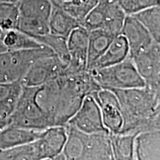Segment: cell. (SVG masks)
<instances>
[{"instance_id":"cell-9","label":"cell","mask_w":160,"mask_h":160,"mask_svg":"<svg viewBox=\"0 0 160 160\" xmlns=\"http://www.w3.org/2000/svg\"><path fill=\"white\" fill-rule=\"evenodd\" d=\"M145 85L160 90V43L152 45L131 57Z\"/></svg>"},{"instance_id":"cell-28","label":"cell","mask_w":160,"mask_h":160,"mask_svg":"<svg viewBox=\"0 0 160 160\" xmlns=\"http://www.w3.org/2000/svg\"><path fill=\"white\" fill-rule=\"evenodd\" d=\"M19 17V2L0 3V28L2 31L17 29Z\"/></svg>"},{"instance_id":"cell-18","label":"cell","mask_w":160,"mask_h":160,"mask_svg":"<svg viewBox=\"0 0 160 160\" xmlns=\"http://www.w3.org/2000/svg\"><path fill=\"white\" fill-rule=\"evenodd\" d=\"M116 37L103 29L91 31L88 34L87 71L103 54Z\"/></svg>"},{"instance_id":"cell-20","label":"cell","mask_w":160,"mask_h":160,"mask_svg":"<svg viewBox=\"0 0 160 160\" xmlns=\"http://www.w3.org/2000/svg\"><path fill=\"white\" fill-rule=\"evenodd\" d=\"M136 134H110L112 157L113 160H133Z\"/></svg>"},{"instance_id":"cell-35","label":"cell","mask_w":160,"mask_h":160,"mask_svg":"<svg viewBox=\"0 0 160 160\" xmlns=\"http://www.w3.org/2000/svg\"><path fill=\"white\" fill-rule=\"evenodd\" d=\"M62 2V1H69V0H59V1H57V2Z\"/></svg>"},{"instance_id":"cell-24","label":"cell","mask_w":160,"mask_h":160,"mask_svg":"<svg viewBox=\"0 0 160 160\" xmlns=\"http://www.w3.org/2000/svg\"><path fill=\"white\" fill-rule=\"evenodd\" d=\"M144 27L156 42L160 43V6L148 8L132 14Z\"/></svg>"},{"instance_id":"cell-3","label":"cell","mask_w":160,"mask_h":160,"mask_svg":"<svg viewBox=\"0 0 160 160\" xmlns=\"http://www.w3.org/2000/svg\"><path fill=\"white\" fill-rule=\"evenodd\" d=\"M52 55L55 53L45 45L38 48L8 51L0 53V83L21 82L36 62Z\"/></svg>"},{"instance_id":"cell-8","label":"cell","mask_w":160,"mask_h":160,"mask_svg":"<svg viewBox=\"0 0 160 160\" xmlns=\"http://www.w3.org/2000/svg\"><path fill=\"white\" fill-rule=\"evenodd\" d=\"M101 111L103 125L110 134H116L121 131L123 118L119 99L113 90L100 88L91 95Z\"/></svg>"},{"instance_id":"cell-10","label":"cell","mask_w":160,"mask_h":160,"mask_svg":"<svg viewBox=\"0 0 160 160\" xmlns=\"http://www.w3.org/2000/svg\"><path fill=\"white\" fill-rule=\"evenodd\" d=\"M88 34L89 31L82 26H79L67 38L70 57L67 73H76L87 71Z\"/></svg>"},{"instance_id":"cell-17","label":"cell","mask_w":160,"mask_h":160,"mask_svg":"<svg viewBox=\"0 0 160 160\" xmlns=\"http://www.w3.org/2000/svg\"><path fill=\"white\" fill-rule=\"evenodd\" d=\"M46 156L39 139L0 151V160H43Z\"/></svg>"},{"instance_id":"cell-4","label":"cell","mask_w":160,"mask_h":160,"mask_svg":"<svg viewBox=\"0 0 160 160\" xmlns=\"http://www.w3.org/2000/svg\"><path fill=\"white\" fill-rule=\"evenodd\" d=\"M88 71L102 88L127 90L145 85L130 57L117 65Z\"/></svg>"},{"instance_id":"cell-32","label":"cell","mask_w":160,"mask_h":160,"mask_svg":"<svg viewBox=\"0 0 160 160\" xmlns=\"http://www.w3.org/2000/svg\"><path fill=\"white\" fill-rule=\"evenodd\" d=\"M43 160H66L65 157H64L62 153H60V154L55 156L53 157H51V158H47V159H45Z\"/></svg>"},{"instance_id":"cell-14","label":"cell","mask_w":160,"mask_h":160,"mask_svg":"<svg viewBox=\"0 0 160 160\" xmlns=\"http://www.w3.org/2000/svg\"><path fill=\"white\" fill-rule=\"evenodd\" d=\"M43 131H34L9 125L0 131V151L25 145L39 139Z\"/></svg>"},{"instance_id":"cell-6","label":"cell","mask_w":160,"mask_h":160,"mask_svg":"<svg viewBox=\"0 0 160 160\" xmlns=\"http://www.w3.org/2000/svg\"><path fill=\"white\" fill-rule=\"evenodd\" d=\"M68 66L56 55L43 57L30 68L21 83L27 87H39L66 74Z\"/></svg>"},{"instance_id":"cell-16","label":"cell","mask_w":160,"mask_h":160,"mask_svg":"<svg viewBox=\"0 0 160 160\" xmlns=\"http://www.w3.org/2000/svg\"><path fill=\"white\" fill-rule=\"evenodd\" d=\"M48 25L50 33L67 39L73 30L80 26V24L58 4L53 3Z\"/></svg>"},{"instance_id":"cell-21","label":"cell","mask_w":160,"mask_h":160,"mask_svg":"<svg viewBox=\"0 0 160 160\" xmlns=\"http://www.w3.org/2000/svg\"><path fill=\"white\" fill-rule=\"evenodd\" d=\"M1 39L7 51L33 49L44 46L33 38L17 29L3 31Z\"/></svg>"},{"instance_id":"cell-1","label":"cell","mask_w":160,"mask_h":160,"mask_svg":"<svg viewBox=\"0 0 160 160\" xmlns=\"http://www.w3.org/2000/svg\"><path fill=\"white\" fill-rule=\"evenodd\" d=\"M113 91L119 99L123 118L119 133L137 135L160 130V90L145 86Z\"/></svg>"},{"instance_id":"cell-15","label":"cell","mask_w":160,"mask_h":160,"mask_svg":"<svg viewBox=\"0 0 160 160\" xmlns=\"http://www.w3.org/2000/svg\"><path fill=\"white\" fill-rule=\"evenodd\" d=\"M68 137V130L65 126H51L44 130L39 138L46 158L53 157L62 151Z\"/></svg>"},{"instance_id":"cell-26","label":"cell","mask_w":160,"mask_h":160,"mask_svg":"<svg viewBox=\"0 0 160 160\" xmlns=\"http://www.w3.org/2000/svg\"><path fill=\"white\" fill-rule=\"evenodd\" d=\"M17 30L34 39L50 33L48 20L32 17H20Z\"/></svg>"},{"instance_id":"cell-11","label":"cell","mask_w":160,"mask_h":160,"mask_svg":"<svg viewBox=\"0 0 160 160\" xmlns=\"http://www.w3.org/2000/svg\"><path fill=\"white\" fill-rule=\"evenodd\" d=\"M120 34L127 41L130 57L145 51L155 42L147 29L132 15L126 16Z\"/></svg>"},{"instance_id":"cell-33","label":"cell","mask_w":160,"mask_h":160,"mask_svg":"<svg viewBox=\"0 0 160 160\" xmlns=\"http://www.w3.org/2000/svg\"><path fill=\"white\" fill-rule=\"evenodd\" d=\"M19 0H0V3L1 2H18Z\"/></svg>"},{"instance_id":"cell-22","label":"cell","mask_w":160,"mask_h":160,"mask_svg":"<svg viewBox=\"0 0 160 160\" xmlns=\"http://www.w3.org/2000/svg\"><path fill=\"white\" fill-rule=\"evenodd\" d=\"M105 18L103 30L112 34H120L127 14L116 0H105Z\"/></svg>"},{"instance_id":"cell-34","label":"cell","mask_w":160,"mask_h":160,"mask_svg":"<svg viewBox=\"0 0 160 160\" xmlns=\"http://www.w3.org/2000/svg\"><path fill=\"white\" fill-rule=\"evenodd\" d=\"M3 31H2V29L1 28H0V37H2V35Z\"/></svg>"},{"instance_id":"cell-2","label":"cell","mask_w":160,"mask_h":160,"mask_svg":"<svg viewBox=\"0 0 160 160\" xmlns=\"http://www.w3.org/2000/svg\"><path fill=\"white\" fill-rule=\"evenodd\" d=\"M68 137L62 153L66 160H112L110 133H85L66 125Z\"/></svg>"},{"instance_id":"cell-7","label":"cell","mask_w":160,"mask_h":160,"mask_svg":"<svg viewBox=\"0 0 160 160\" xmlns=\"http://www.w3.org/2000/svg\"><path fill=\"white\" fill-rule=\"evenodd\" d=\"M66 125L89 134L109 133L103 125L99 106L91 95L86 96L79 109Z\"/></svg>"},{"instance_id":"cell-13","label":"cell","mask_w":160,"mask_h":160,"mask_svg":"<svg viewBox=\"0 0 160 160\" xmlns=\"http://www.w3.org/2000/svg\"><path fill=\"white\" fill-rule=\"evenodd\" d=\"M129 57V48L125 37L116 36L102 55L95 62L88 71L101 69L122 62Z\"/></svg>"},{"instance_id":"cell-27","label":"cell","mask_w":160,"mask_h":160,"mask_svg":"<svg viewBox=\"0 0 160 160\" xmlns=\"http://www.w3.org/2000/svg\"><path fill=\"white\" fill-rule=\"evenodd\" d=\"M36 40L42 45L48 47L57 57L68 65L70 57L68 50L67 39L49 33L42 37L37 38Z\"/></svg>"},{"instance_id":"cell-5","label":"cell","mask_w":160,"mask_h":160,"mask_svg":"<svg viewBox=\"0 0 160 160\" xmlns=\"http://www.w3.org/2000/svg\"><path fill=\"white\" fill-rule=\"evenodd\" d=\"M35 88L22 85L17 106L8 117L10 125L34 131H44L51 127L48 118L36 102Z\"/></svg>"},{"instance_id":"cell-19","label":"cell","mask_w":160,"mask_h":160,"mask_svg":"<svg viewBox=\"0 0 160 160\" xmlns=\"http://www.w3.org/2000/svg\"><path fill=\"white\" fill-rule=\"evenodd\" d=\"M21 82L0 83V117L8 118L14 111L21 95Z\"/></svg>"},{"instance_id":"cell-37","label":"cell","mask_w":160,"mask_h":160,"mask_svg":"<svg viewBox=\"0 0 160 160\" xmlns=\"http://www.w3.org/2000/svg\"><path fill=\"white\" fill-rule=\"evenodd\" d=\"M133 160H134V159H133Z\"/></svg>"},{"instance_id":"cell-36","label":"cell","mask_w":160,"mask_h":160,"mask_svg":"<svg viewBox=\"0 0 160 160\" xmlns=\"http://www.w3.org/2000/svg\"><path fill=\"white\" fill-rule=\"evenodd\" d=\"M112 160H113V159H112Z\"/></svg>"},{"instance_id":"cell-23","label":"cell","mask_w":160,"mask_h":160,"mask_svg":"<svg viewBox=\"0 0 160 160\" xmlns=\"http://www.w3.org/2000/svg\"><path fill=\"white\" fill-rule=\"evenodd\" d=\"M53 2L51 0H19L20 17L38 18L48 21Z\"/></svg>"},{"instance_id":"cell-12","label":"cell","mask_w":160,"mask_h":160,"mask_svg":"<svg viewBox=\"0 0 160 160\" xmlns=\"http://www.w3.org/2000/svg\"><path fill=\"white\" fill-rule=\"evenodd\" d=\"M133 157L134 160H160V130L136 136Z\"/></svg>"},{"instance_id":"cell-30","label":"cell","mask_w":160,"mask_h":160,"mask_svg":"<svg viewBox=\"0 0 160 160\" xmlns=\"http://www.w3.org/2000/svg\"><path fill=\"white\" fill-rule=\"evenodd\" d=\"M127 15L160 5V0H116Z\"/></svg>"},{"instance_id":"cell-29","label":"cell","mask_w":160,"mask_h":160,"mask_svg":"<svg viewBox=\"0 0 160 160\" xmlns=\"http://www.w3.org/2000/svg\"><path fill=\"white\" fill-rule=\"evenodd\" d=\"M105 0H100L97 5L88 13L82 21L80 22V26L83 27L88 31L102 29L105 18Z\"/></svg>"},{"instance_id":"cell-25","label":"cell","mask_w":160,"mask_h":160,"mask_svg":"<svg viewBox=\"0 0 160 160\" xmlns=\"http://www.w3.org/2000/svg\"><path fill=\"white\" fill-rule=\"evenodd\" d=\"M99 2L100 0H69L53 3L58 4L64 11L77 19L80 24L88 13Z\"/></svg>"},{"instance_id":"cell-31","label":"cell","mask_w":160,"mask_h":160,"mask_svg":"<svg viewBox=\"0 0 160 160\" xmlns=\"http://www.w3.org/2000/svg\"><path fill=\"white\" fill-rule=\"evenodd\" d=\"M10 125V121L8 118L0 117V131L5 128L6 126Z\"/></svg>"}]
</instances>
